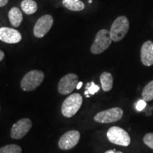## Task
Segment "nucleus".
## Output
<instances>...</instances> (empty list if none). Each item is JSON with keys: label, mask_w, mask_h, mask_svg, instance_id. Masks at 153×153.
<instances>
[{"label": "nucleus", "mask_w": 153, "mask_h": 153, "mask_svg": "<svg viewBox=\"0 0 153 153\" xmlns=\"http://www.w3.org/2000/svg\"><path fill=\"white\" fill-rule=\"evenodd\" d=\"M89 3H91V2H92V1H91V0H89Z\"/></svg>", "instance_id": "bb28decb"}, {"label": "nucleus", "mask_w": 153, "mask_h": 153, "mask_svg": "<svg viewBox=\"0 0 153 153\" xmlns=\"http://www.w3.org/2000/svg\"><path fill=\"white\" fill-rule=\"evenodd\" d=\"M112 41L110 36V32L108 30H100L96 35L94 41L91 45V53L94 55L101 54L108 48Z\"/></svg>", "instance_id": "7ed1b4c3"}, {"label": "nucleus", "mask_w": 153, "mask_h": 153, "mask_svg": "<svg viewBox=\"0 0 153 153\" xmlns=\"http://www.w3.org/2000/svg\"><path fill=\"white\" fill-rule=\"evenodd\" d=\"M141 62L145 66L153 65V42L148 41L145 42L141 47Z\"/></svg>", "instance_id": "f8f14e48"}, {"label": "nucleus", "mask_w": 153, "mask_h": 153, "mask_svg": "<svg viewBox=\"0 0 153 153\" xmlns=\"http://www.w3.org/2000/svg\"><path fill=\"white\" fill-rule=\"evenodd\" d=\"M146 105H147L146 101H145V100H143V99H142L137 101L136 106H135V108H136V110L137 111H142L145 108Z\"/></svg>", "instance_id": "412c9836"}, {"label": "nucleus", "mask_w": 153, "mask_h": 153, "mask_svg": "<svg viewBox=\"0 0 153 153\" xmlns=\"http://www.w3.org/2000/svg\"><path fill=\"white\" fill-rule=\"evenodd\" d=\"M9 22L12 26L16 28L20 26L23 21V14L22 11L17 7H12L8 14Z\"/></svg>", "instance_id": "ddd939ff"}, {"label": "nucleus", "mask_w": 153, "mask_h": 153, "mask_svg": "<svg viewBox=\"0 0 153 153\" xmlns=\"http://www.w3.org/2000/svg\"><path fill=\"white\" fill-rule=\"evenodd\" d=\"M85 95H88V94H89V91H88L87 90V91H85Z\"/></svg>", "instance_id": "a878e982"}, {"label": "nucleus", "mask_w": 153, "mask_h": 153, "mask_svg": "<svg viewBox=\"0 0 153 153\" xmlns=\"http://www.w3.org/2000/svg\"><path fill=\"white\" fill-rule=\"evenodd\" d=\"M22 36L19 30L9 27L0 28V41L9 44L18 43L22 41Z\"/></svg>", "instance_id": "9b49d317"}, {"label": "nucleus", "mask_w": 153, "mask_h": 153, "mask_svg": "<svg viewBox=\"0 0 153 153\" xmlns=\"http://www.w3.org/2000/svg\"><path fill=\"white\" fill-rule=\"evenodd\" d=\"M100 82L103 91H109L111 90L114 85V78L111 74L107 72H103L100 76Z\"/></svg>", "instance_id": "4468645a"}, {"label": "nucleus", "mask_w": 153, "mask_h": 153, "mask_svg": "<svg viewBox=\"0 0 153 153\" xmlns=\"http://www.w3.org/2000/svg\"><path fill=\"white\" fill-rule=\"evenodd\" d=\"M9 0H0V7H3L7 4Z\"/></svg>", "instance_id": "4be33fe9"}, {"label": "nucleus", "mask_w": 153, "mask_h": 153, "mask_svg": "<svg viewBox=\"0 0 153 153\" xmlns=\"http://www.w3.org/2000/svg\"><path fill=\"white\" fill-rule=\"evenodd\" d=\"M4 57V53L2 51L0 50V62L3 60Z\"/></svg>", "instance_id": "b1692460"}, {"label": "nucleus", "mask_w": 153, "mask_h": 153, "mask_svg": "<svg viewBox=\"0 0 153 153\" xmlns=\"http://www.w3.org/2000/svg\"><path fill=\"white\" fill-rule=\"evenodd\" d=\"M78 76L74 73L66 74L62 77L58 83V91L62 95H68L76 87Z\"/></svg>", "instance_id": "6e6552de"}, {"label": "nucleus", "mask_w": 153, "mask_h": 153, "mask_svg": "<svg viewBox=\"0 0 153 153\" xmlns=\"http://www.w3.org/2000/svg\"><path fill=\"white\" fill-rule=\"evenodd\" d=\"M123 115V111L121 108L119 107H114L96 114L94 120L100 123H114L121 119Z\"/></svg>", "instance_id": "423d86ee"}, {"label": "nucleus", "mask_w": 153, "mask_h": 153, "mask_svg": "<svg viewBox=\"0 0 153 153\" xmlns=\"http://www.w3.org/2000/svg\"><path fill=\"white\" fill-rule=\"evenodd\" d=\"M143 142L147 146L153 150V133H147L143 137Z\"/></svg>", "instance_id": "6ab92c4d"}, {"label": "nucleus", "mask_w": 153, "mask_h": 153, "mask_svg": "<svg viewBox=\"0 0 153 153\" xmlns=\"http://www.w3.org/2000/svg\"><path fill=\"white\" fill-rule=\"evenodd\" d=\"M20 146L17 145H8L0 148V153H22Z\"/></svg>", "instance_id": "a211bd4d"}, {"label": "nucleus", "mask_w": 153, "mask_h": 153, "mask_svg": "<svg viewBox=\"0 0 153 153\" xmlns=\"http://www.w3.org/2000/svg\"><path fill=\"white\" fill-rule=\"evenodd\" d=\"M44 76H45L42 71L37 70H31L23 77L21 82V88L25 91L35 90L43 82Z\"/></svg>", "instance_id": "f03ea898"}, {"label": "nucleus", "mask_w": 153, "mask_h": 153, "mask_svg": "<svg viewBox=\"0 0 153 153\" xmlns=\"http://www.w3.org/2000/svg\"><path fill=\"white\" fill-rule=\"evenodd\" d=\"M22 11L26 14L31 15L38 10V4L34 0H24L21 3Z\"/></svg>", "instance_id": "dca6fc26"}, {"label": "nucleus", "mask_w": 153, "mask_h": 153, "mask_svg": "<svg viewBox=\"0 0 153 153\" xmlns=\"http://www.w3.org/2000/svg\"><path fill=\"white\" fill-rule=\"evenodd\" d=\"M80 139V133L77 131H70L62 135L59 140L58 146L61 150H68L77 145Z\"/></svg>", "instance_id": "9d476101"}, {"label": "nucleus", "mask_w": 153, "mask_h": 153, "mask_svg": "<svg viewBox=\"0 0 153 153\" xmlns=\"http://www.w3.org/2000/svg\"><path fill=\"white\" fill-rule=\"evenodd\" d=\"M106 135L108 140L114 144L127 147L131 143V137L128 133L118 126L110 128L107 131Z\"/></svg>", "instance_id": "39448f33"}, {"label": "nucleus", "mask_w": 153, "mask_h": 153, "mask_svg": "<svg viewBox=\"0 0 153 153\" xmlns=\"http://www.w3.org/2000/svg\"><path fill=\"white\" fill-rule=\"evenodd\" d=\"M32 127V122L29 118H22L13 125L11 130V138L19 140L24 137Z\"/></svg>", "instance_id": "1a4fd4ad"}, {"label": "nucleus", "mask_w": 153, "mask_h": 153, "mask_svg": "<svg viewBox=\"0 0 153 153\" xmlns=\"http://www.w3.org/2000/svg\"><path fill=\"white\" fill-rule=\"evenodd\" d=\"M82 85H83V83H82V82H78L77 85H76V89H81V87H82Z\"/></svg>", "instance_id": "393cba45"}, {"label": "nucleus", "mask_w": 153, "mask_h": 153, "mask_svg": "<svg viewBox=\"0 0 153 153\" xmlns=\"http://www.w3.org/2000/svg\"><path fill=\"white\" fill-rule=\"evenodd\" d=\"M82 97L79 94L74 93L66 98L62 105V114L67 118H72L74 116L82 104Z\"/></svg>", "instance_id": "20e7f679"}, {"label": "nucleus", "mask_w": 153, "mask_h": 153, "mask_svg": "<svg viewBox=\"0 0 153 153\" xmlns=\"http://www.w3.org/2000/svg\"><path fill=\"white\" fill-rule=\"evenodd\" d=\"M130 27L129 20L126 16H118L113 22L110 29V36L114 42L120 41L128 33Z\"/></svg>", "instance_id": "f257e3e1"}, {"label": "nucleus", "mask_w": 153, "mask_h": 153, "mask_svg": "<svg viewBox=\"0 0 153 153\" xmlns=\"http://www.w3.org/2000/svg\"><path fill=\"white\" fill-rule=\"evenodd\" d=\"M53 24V18L46 14L38 19L33 28V35L36 38H41L48 33Z\"/></svg>", "instance_id": "0eeeda50"}, {"label": "nucleus", "mask_w": 153, "mask_h": 153, "mask_svg": "<svg viewBox=\"0 0 153 153\" xmlns=\"http://www.w3.org/2000/svg\"><path fill=\"white\" fill-rule=\"evenodd\" d=\"M62 4L65 8L73 11H80L85 8V4L80 0H63Z\"/></svg>", "instance_id": "2eb2a0df"}, {"label": "nucleus", "mask_w": 153, "mask_h": 153, "mask_svg": "<svg viewBox=\"0 0 153 153\" xmlns=\"http://www.w3.org/2000/svg\"><path fill=\"white\" fill-rule=\"evenodd\" d=\"M105 153H123L122 152H120V151H116L115 150H108L106 151Z\"/></svg>", "instance_id": "5701e85b"}, {"label": "nucleus", "mask_w": 153, "mask_h": 153, "mask_svg": "<svg viewBox=\"0 0 153 153\" xmlns=\"http://www.w3.org/2000/svg\"><path fill=\"white\" fill-rule=\"evenodd\" d=\"M87 91H89V94L93 95L97 92H98V91L99 90V87L98 85H95L94 82H91L90 84L89 83L87 84Z\"/></svg>", "instance_id": "aec40b11"}, {"label": "nucleus", "mask_w": 153, "mask_h": 153, "mask_svg": "<svg viewBox=\"0 0 153 153\" xmlns=\"http://www.w3.org/2000/svg\"><path fill=\"white\" fill-rule=\"evenodd\" d=\"M142 98L146 102L153 100V80L144 87L142 91Z\"/></svg>", "instance_id": "f3484780"}]
</instances>
